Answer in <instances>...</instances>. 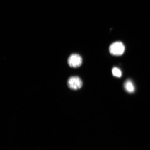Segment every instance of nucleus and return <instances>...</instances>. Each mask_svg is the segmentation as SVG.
<instances>
[{
  "mask_svg": "<svg viewBox=\"0 0 150 150\" xmlns=\"http://www.w3.org/2000/svg\"><path fill=\"white\" fill-rule=\"evenodd\" d=\"M125 50V47L121 42H117L112 43L109 47V52L111 55L119 56L123 55Z\"/></svg>",
  "mask_w": 150,
  "mask_h": 150,
  "instance_id": "nucleus-1",
  "label": "nucleus"
},
{
  "mask_svg": "<svg viewBox=\"0 0 150 150\" xmlns=\"http://www.w3.org/2000/svg\"><path fill=\"white\" fill-rule=\"evenodd\" d=\"M67 84L71 89L77 90L80 89L83 85V82L78 76H72L67 80Z\"/></svg>",
  "mask_w": 150,
  "mask_h": 150,
  "instance_id": "nucleus-2",
  "label": "nucleus"
},
{
  "mask_svg": "<svg viewBox=\"0 0 150 150\" xmlns=\"http://www.w3.org/2000/svg\"><path fill=\"white\" fill-rule=\"evenodd\" d=\"M82 62V58L78 54H73L68 59V64L71 67L76 68L80 66Z\"/></svg>",
  "mask_w": 150,
  "mask_h": 150,
  "instance_id": "nucleus-3",
  "label": "nucleus"
},
{
  "mask_svg": "<svg viewBox=\"0 0 150 150\" xmlns=\"http://www.w3.org/2000/svg\"><path fill=\"white\" fill-rule=\"evenodd\" d=\"M112 72L114 76L120 78L122 76V73L121 70L117 67H114L112 69Z\"/></svg>",
  "mask_w": 150,
  "mask_h": 150,
  "instance_id": "nucleus-5",
  "label": "nucleus"
},
{
  "mask_svg": "<svg viewBox=\"0 0 150 150\" xmlns=\"http://www.w3.org/2000/svg\"><path fill=\"white\" fill-rule=\"evenodd\" d=\"M124 88L125 91L129 93H134L135 90L134 84L130 79H127L125 81Z\"/></svg>",
  "mask_w": 150,
  "mask_h": 150,
  "instance_id": "nucleus-4",
  "label": "nucleus"
}]
</instances>
